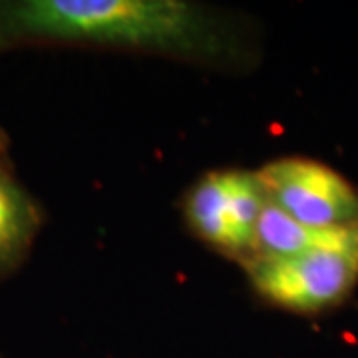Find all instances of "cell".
Returning a JSON list of instances; mask_svg holds the SVG:
<instances>
[{
    "label": "cell",
    "mask_w": 358,
    "mask_h": 358,
    "mask_svg": "<svg viewBox=\"0 0 358 358\" xmlns=\"http://www.w3.org/2000/svg\"><path fill=\"white\" fill-rule=\"evenodd\" d=\"M26 46H92L195 64L247 56L237 26L185 0H0V54Z\"/></svg>",
    "instance_id": "cell-1"
},
{
    "label": "cell",
    "mask_w": 358,
    "mask_h": 358,
    "mask_svg": "<svg viewBox=\"0 0 358 358\" xmlns=\"http://www.w3.org/2000/svg\"><path fill=\"white\" fill-rule=\"evenodd\" d=\"M267 201L257 169H211L185 193L183 217L205 245L243 267L253 257L257 223Z\"/></svg>",
    "instance_id": "cell-2"
},
{
    "label": "cell",
    "mask_w": 358,
    "mask_h": 358,
    "mask_svg": "<svg viewBox=\"0 0 358 358\" xmlns=\"http://www.w3.org/2000/svg\"><path fill=\"white\" fill-rule=\"evenodd\" d=\"M243 268L253 289L271 305L305 315L322 313L338 307L357 287L358 241L253 259Z\"/></svg>",
    "instance_id": "cell-3"
},
{
    "label": "cell",
    "mask_w": 358,
    "mask_h": 358,
    "mask_svg": "<svg viewBox=\"0 0 358 358\" xmlns=\"http://www.w3.org/2000/svg\"><path fill=\"white\" fill-rule=\"evenodd\" d=\"M267 197L301 225L358 227V189L336 169L308 157H279L257 169Z\"/></svg>",
    "instance_id": "cell-4"
},
{
    "label": "cell",
    "mask_w": 358,
    "mask_h": 358,
    "mask_svg": "<svg viewBox=\"0 0 358 358\" xmlns=\"http://www.w3.org/2000/svg\"><path fill=\"white\" fill-rule=\"evenodd\" d=\"M42 225V205L18 178L8 136L0 128V281L24 265Z\"/></svg>",
    "instance_id": "cell-5"
},
{
    "label": "cell",
    "mask_w": 358,
    "mask_h": 358,
    "mask_svg": "<svg viewBox=\"0 0 358 358\" xmlns=\"http://www.w3.org/2000/svg\"><path fill=\"white\" fill-rule=\"evenodd\" d=\"M352 241H358V227L333 231L310 229L294 221L281 207H277L268 199L257 223L255 247H253V257L249 261L291 257L322 245H343Z\"/></svg>",
    "instance_id": "cell-6"
},
{
    "label": "cell",
    "mask_w": 358,
    "mask_h": 358,
    "mask_svg": "<svg viewBox=\"0 0 358 358\" xmlns=\"http://www.w3.org/2000/svg\"><path fill=\"white\" fill-rule=\"evenodd\" d=\"M0 358H2V357H0Z\"/></svg>",
    "instance_id": "cell-7"
}]
</instances>
